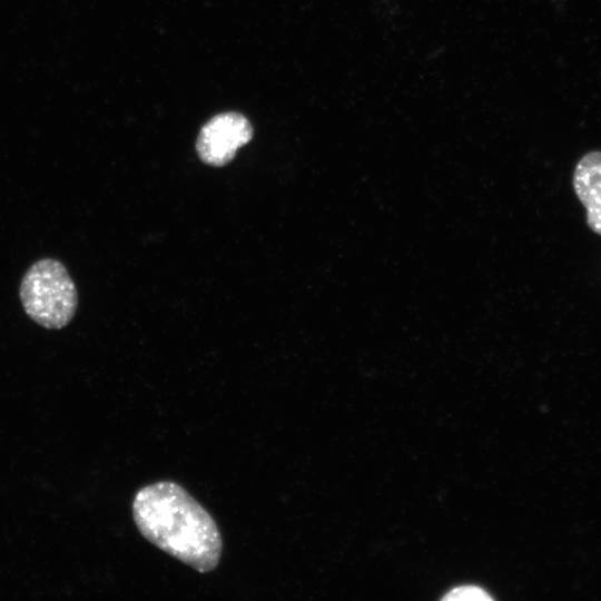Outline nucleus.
Segmentation results:
<instances>
[{"instance_id": "obj_5", "label": "nucleus", "mask_w": 601, "mask_h": 601, "mask_svg": "<svg viewBox=\"0 0 601 601\" xmlns=\"http://www.w3.org/2000/svg\"><path fill=\"white\" fill-rule=\"evenodd\" d=\"M446 601H464V600H492V597L486 593L482 588L476 585H462L452 589L443 598Z\"/></svg>"}, {"instance_id": "obj_3", "label": "nucleus", "mask_w": 601, "mask_h": 601, "mask_svg": "<svg viewBox=\"0 0 601 601\" xmlns=\"http://www.w3.org/2000/svg\"><path fill=\"white\" fill-rule=\"evenodd\" d=\"M253 127L239 112L214 116L201 128L196 150L200 159L210 166H224L233 160L237 150L250 141Z\"/></svg>"}, {"instance_id": "obj_4", "label": "nucleus", "mask_w": 601, "mask_h": 601, "mask_svg": "<svg viewBox=\"0 0 601 601\" xmlns=\"http://www.w3.org/2000/svg\"><path fill=\"white\" fill-rule=\"evenodd\" d=\"M572 183L589 228L601 236V151H590L579 160Z\"/></svg>"}, {"instance_id": "obj_2", "label": "nucleus", "mask_w": 601, "mask_h": 601, "mask_svg": "<svg viewBox=\"0 0 601 601\" xmlns=\"http://www.w3.org/2000/svg\"><path fill=\"white\" fill-rule=\"evenodd\" d=\"M19 296L27 316L47 329L66 327L78 307L77 287L67 267L55 258L39 259L26 270Z\"/></svg>"}, {"instance_id": "obj_1", "label": "nucleus", "mask_w": 601, "mask_h": 601, "mask_svg": "<svg viewBox=\"0 0 601 601\" xmlns=\"http://www.w3.org/2000/svg\"><path fill=\"white\" fill-rule=\"evenodd\" d=\"M141 535L193 569L214 570L221 555V536L211 515L179 484L161 481L141 487L132 501Z\"/></svg>"}]
</instances>
